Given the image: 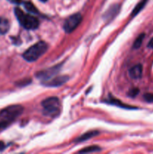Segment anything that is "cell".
Wrapping results in <instances>:
<instances>
[{
  "mask_svg": "<svg viewBox=\"0 0 153 154\" xmlns=\"http://www.w3.org/2000/svg\"><path fill=\"white\" fill-rule=\"evenodd\" d=\"M101 150L100 147H99L98 146H89V147H85L82 150H80L79 153H94V152H98Z\"/></svg>",
  "mask_w": 153,
  "mask_h": 154,
  "instance_id": "15",
  "label": "cell"
},
{
  "mask_svg": "<svg viewBox=\"0 0 153 154\" xmlns=\"http://www.w3.org/2000/svg\"><path fill=\"white\" fill-rule=\"evenodd\" d=\"M142 67L140 64L136 65L133 66L129 71L130 77L133 79H139L142 77Z\"/></svg>",
  "mask_w": 153,
  "mask_h": 154,
  "instance_id": "8",
  "label": "cell"
},
{
  "mask_svg": "<svg viewBox=\"0 0 153 154\" xmlns=\"http://www.w3.org/2000/svg\"><path fill=\"white\" fill-rule=\"evenodd\" d=\"M44 108V114L46 116L55 117L59 114L60 102L59 99L55 96L49 97L44 99L41 103Z\"/></svg>",
  "mask_w": 153,
  "mask_h": 154,
  "instance_id": "4",
  "label": "cell"
},
{
  "mask_svg": "<svg viewBox=\"0 0 153 154\" xmlns=\"http://www.w3.org/2000/svg\"><path fill=\"white\" fill-rule=\"evenodd\" d=\"M118 11H119V8H118V6L117 5L112 6L110 8H109L105 12V14H104V18L106 21L110 20L113 19L116 16Z\"/></svg>",
  "mask_w": 153,
  "mask_h": 154,
  "instance_id": "9",
  "label": "cell"
},
{
  "mask_svg": "<svg viewBox=\"0 0 153 154\" xmlns=\"http://www.w3.org/2000/svg\"><path fill=\"white\" fill-rule=\"evenodd\" d=\"M58 72H59V66H54V67L50 68V69L39 72L38 73L36 74V77L39 79L42 80V81L44 82V81L51 79L52 77L56 75Z\"/></svg>",
  "mask_w": 153,
  "mask_h": 154,
  "instance_id": "6",
  "label": "cell"
},
{
  "mask_svg": "<svg viewBox=\"0 0 153 154\" xmlns=\"http://www.w3.org/2000/svg\"><path fill=\"white\" fill-rule=\"evenodd\" d=\"M40 1H41L42 2H46L47 1V0H40Z\"/></svg>",
  "mask_w": 153,
  "mask_h": 154,
  "instance_id": "23",
  "label": "cell"
},
{
  "mask_svg": "<svg viewBox=\"0 0 153 154\" xmlns=\"http://www.w3.org/2000/svg\"><path fill=\"white\" fill-rule=\"evenodd\" d=\"M14 13L20 23L26 29H35L39 26V20L35 17L26 14L18 8L14 9Z\"/></svg>",
  "mask_w": 153,
  "mask_h": 154,
  "instance_id": "2",
  "label": "cell"
},
{
  "mask_svg": "<svg viewBox=\"0 0 153 154\" xmlns=\"http://www.w3.org/2000/svg\"><path fill=\"white\" fill-rule=\"evenodd\" d=\"M69 80V77L67 75H61V76H57L55 77L52 79H50L48 81H44L43 84L46 87H57L62 86V84H64V83L67 82Z\"/></svg>",
  "mask_w": 153,
  "mask_h": 154,
  "instance_id": "7",
  "label": "cell"
},
{
  "mask_svg": "<svg viewBox=\"0 0 153 154\" xmlns=\"http://www.w3.org/2000/svg\"><path fill=\"white\" fill-rule=\"evenodd\" d=\"M99 134L98 132L97 131H90V132H86V133L83 134L82 135H81L79 138L76 139L77 142H81V141H86V140L90 139V138H93V137H95L96 135H98Z\"/></svg>",
  "mask_w": 153,
  "mask_h": 154,
  "instance_id": "11",
  "label": "cell"
},
{
  "mask_svg": "<svg viewBox=\"0 0 153 154\" xmlns=\"http://www.w3.org/2000/svg\"><path fill=\"white\" fill-rule=\"evenodd\" d=\"M144 38H145V34H144V33H142V34H140L137 38H136L133 45L134 49H137V48H140L141 45H142V42H143Z\"/></svg>",
  "mask_w": 153,
  "mask_h": 154,
  "instance_id": "16",
  "label": "cell"
},
{
  "mask_svg": "<svg viewBox=\"0 0 153 154\" xmlns=\"http://www.w3.org/2000/svg\"><path fill=\"white\" fill-rule=\"evenodd\" d=\"M82 17L81 14L80 13L74 14H72L70 17H68L65 20L64 23V26H63V28H64L65 32L70 33L74 30L76 29V27L80 25V23L82 21Z\"/></svg>",
  "mask_w": 153,
  "mask_h": 154,
  "instance_id": "5",
  "label": "cell"
},
{
  "mask_svg": "<svg viewBox=\"0 0 153 154\" xmlns=\"http://www.w3.org/2000/svg\"><path fill=\"white\" fill-rule=\"evenodd\" d=\"M10 23L8 20L4 17H0V35H4L8 32Z\"/></svg>",
  "mask_w": 153,
  "mask_h": 154,
  "instance_id": "10",
  "label": "cell"
},
{
  "mask_svg": "<svg viewBox=\"0 0 153 154\" xmlns=\"http://www.w3.org/2000/svg\"><path fill=\"white\" fill-rule=\"evenodd\" d=\"M23 5L25 8L26 9L29 13L34 14H38V11L37 8H36L35 6L31 2H28V1L25 2L23 3Z\"/></svg>",
  "mask_w": 153,
  "mask_h": 154,
  "instance_id": "14",
  "label": "cell"
},
{
  "mask_svg": "<svg viewBox=\"0 0 153 154\" xmlns=\"http://www.w3.org/2000/svg\"><path fill=\"white\" fill-rule=\"evenodd\" d=\"M4 144L2 142V141H0V151H2V150H3L4 149Z\"/></svg>",
  "mask_w": 153,
  "mask_h": 154,
  "instance_id": "21",
  "label": "cell"
},
{
  "mask_svg": "<svg viewBox=\"0 0 153 154\" xmlns=\"http://www.w3.org/2000/svg\"><path fill=\"white\" fill-rule=\"evenodd\" d=\"M106 102H107L108 103L111 104V105H117V106H118V107H122V108H128V109H136V108H134V107L130 106V105H125V104L122 103L119 100L114 99V98H110V99H107V101H106Z\"/></svg>",
  "mask_w": 153,
  "mask_h": 154,
  "instance_id": "12",
  "label": "cell"
},
{
  "mask_svg": "<svg viewBox=\"0 0 153 154\" xmlns=\"http://www.w3.org/2000/svg\"><path fill=\"white\" fill-rule=\"evenodd\" d=\"M144 99L147 102H153V94L152 93H146L143 96Z\"/></svg>",
  "mask_w": 153,
  "mask_h": 154,
  "instance_id": "17",
  "label": "cell"
},
{
  "mask_svg": "<svg viewBox=\"0 0 153 154\" xmlns=\"http://www.w3.org/2000/svg\"><path fill=\"white\" fill-rule=\"evenodd\" d=\"M147 1H148V0H142V1L140 2L136 5V7L134 8L133 11H132V13H131V16L134 17V16H136L137 14H139L140 12L142 10V8L145 7V5H146V3H147Z\"/></svg>",
  "mask_w": 153,
  "mask_h": 154,
  "instance_id": "13",
  "label": "cell"
},
{
  "mask_svg": "<svg viewBox=\"0 0 153 154\" xmlns=\"http://www.w3.org/2000/svg\"><path fill=\"white\" fill-rule=\"evenodd\" d=\"M48 45L44 42H38L25 51L22 57L28 62H34L46 52Z\"/></svg>",
  "mask_w": 153,
  "mask_h": 154,
  "instance_id": "1",
  "label": "cell"
},
{
  "mask_svg": "<svg viewBox=\"0 0 153 154\" xmlns=\"http://www.w3.org/2000/svg\"><path fill=\"white\" fill-rule=\"evenodd\" d=\"M148 48H153V38L150 40V42L148 44Z\"/></svg>",
  "mask_w": 153,
  "mask_h": 154,
  "instance_id": "20",
  "label": "cell"
},
{
  "mask_svg": "<svg viewBox=\"0 0 153 154\" xmlns=\"http://www.w3.org/2000/svg\"><path fill=\"white\" fill-rule=\"evenodd\" d=\"M8 1L14 3V4H20V3H21V2H22L21 0H8Z\"/></svg>",
  "mask_w": 153,
  "mask_h": 154,
  "instance_id": "19",
  "label": "cell"
},
{
  "mask_svg": "<svg viewBox=\"0 0 153 154\" xmlns=\"http://www.w3.org/2000/svg\"><path fill=\"white\" fill-rule=\"evenodd\" d=\"M4 124H6V123H2V122H1V123H0V129H1V128H2V126H4Z\"/></svg>",
  "mask_w": 153,
  "mask_h": 154,
  "instance_id": "22",
  "label": "cell"
},
{
  "mask_svg": "<svg viewBox=\"0 0 153 154\" xmlns=\"http://www.w3.org/2000/svg\"><path fill=\"white\" fill-rule=\"evenodd\" d=\"M23 112V107L19 105H10L0 111V120L2 123H8L20 116Z\"/></svg>",
  "mask_w": 153,
  "mask_h": 154,
  "instance_id": "3",
  "label": "cell"
},
{
  "mask_svg": "<svg viewBox=\"0 0 153 154\" xmlns=\"http://www.w3.org/2000/svg\"><path fill=\"white\" fill-rule=\"evenodd\" d=\"M138 93H139V90H138L137 89H134V90H130L129 94H130V96H135L137 95Z\"/></svg>",
  "mask_w": 153,
  "mask_h": 154,
  "instance_id": "18",
  "label": "cell"
}]
</instances>
